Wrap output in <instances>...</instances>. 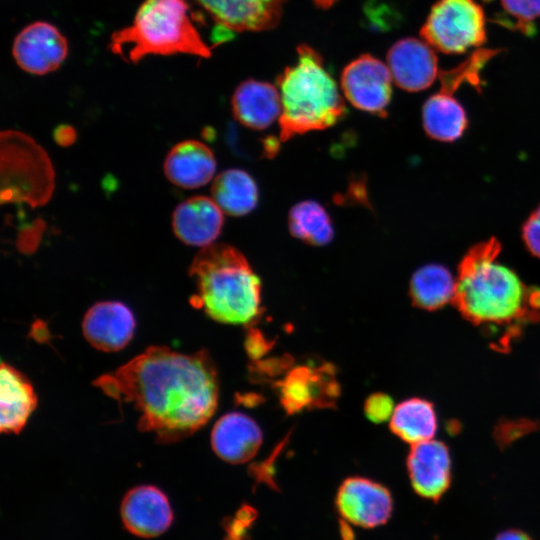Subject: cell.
I'll return each mask as SVG.
<instances>
[{
	"mask_svg": "<svg viewBox=\"0 0 540 540\" xmlns=\"http://www.w3.org/2000/svg\"><path fill=\"white\" fill-rule=\"evenodd\" d=\"M93 385L140 412L137 427L160 443L182 440L202 428L218 405L219 381L209 353L183 354L150 346L141 354L101 375Z\"/></svg>",
	"mask_w": 540,
	"mask_h": 540,
	"instance_id": "1",
	"label": "cell"
},
{
	"mask_svg": "<svg viewBox=\"0 0 540 540\" xmlns=\"http://www.w3.org/2000/svg\"><path fill=\"white\" fill-rule=\"evenodd\" d=\"M500 252V242L491 238L465 254L458 267L453 302L466 320L502 332L508 339L540 318V289L527 286L500 263Z\"/></svg>",
	"mask_w": 540,
	"mask_h": 540,
	"instance_id": "2",
	"label": "cell"
},
{
	"mask_svg": "<svg viewBox=\"0 0 540 540\" xmlns=\"http://www.w3.org/2000/svg\"><path fill=\"white\" fill-rule=\"evenodd\" d=\"M189 275L196 284L191 305L224 324H250L261 314V282L235 247L211 244L192 260Z\"/></svg>",
	"mask_w": 540,
	"mask_h": 540,
	"instance_id": "3",
	"label": "cell"
},
{
	"mask_svg": "<svg viewBox=\"0 0 540 540\" xmlns=\"http://www.w3.org/2000/svg\"><path fill=\"white\" fill-rule=\"evenodd\" d=\"M298 60L277 79L281 97L279 138L319 131L337 124L347 109L337 83L320 54L306 44L297 47Z\"/></svg>",
	"mask_w": 540,
	"mask_h": 540,
	"instance_id": "4",
	"label": "cell"
},
{
	"mask_svg": "<svg viewBox=\"0 0 540 540\" xmlns=\"http://www.w3.org/2000/svg\"><path fill=\"white\" fill-rule=\"evenodd\" d=\"M109 48L133 63L148 55L211 56L192 21L187 0H145L132 24L112 34Z\"/></svg>",
	"mask_w": 540,
	"mask_h": 540,
	"instance_id": "5",
	"label": "cell"
},
{
	"mask_svg": "<svg viewBox=\"0 0 540 540\" xmlns=\"http://www.w3.org/2000/svg\"><path fill=\"white\" fill-rule=\"evenodd\" d=\"M1 198L33 207L45 204L54 189V171L47 153L17 131L1 134Z\"/></svg>",
	"mask_w": 540,
	"mask_h": 540,
	"instance_id": "6",
	"label": "cell"
},
{
	"mask_svg": "<svg viewBox=\"0 0 540 540\" xmlns=\"http://www.w3.org/2000/svg\"><path fill=\"white\" fill-rule=\"evenodd\" d=\"M484 11L475 0H439L420 30L422 39L444 54H462L486 43Z\"/></svg>",
	"mask_w": 540,
	"mask_h": 540,
	"instance_id": "7",
	"label": "cell"
},
{
	"mask_svg": "<svg viewBox=\"0 0 540 540\" xmlns=\"http://www.w3.org/2000/svg\"><path fill=\"white\" fill-rule=\"evenodd\" d=\"M392 75L386 64L365 54L350 62L341 74L346 99L357 109L386 116L392 97Z\"/></svg>",
	"mask_w": 540,
	"mask_h": 540,
	"instance_id": "8",
	"label": "cell"
},
{
	"mask_svg": "<svg viewBox=\"0 0 540 540\" xmlns=\"http://www.w3.org/2000/svg\"><path fill=\"white\" fill-rule=\"evenodd\" d=\"M336 507L349 523L362 528H375L390 519L393 500L390 491L382 484L353 476L339 486Z\"/></svg>",
	"mask_w": 540,
	"mask_h": 540,
	"instance_id": "9",
	"label": "cell"
},
{
	"mask_svg": "<svg viewBox=\"0 0 540 540\" xmlns=\"http://www.w3.org/2000/svg\"><path fill=\"white\" fill-rule=\"evenodd\" d=\"M277 387L280 403L290 414L305 408L333 406L339 394L335 372L329 364L295 367Z\"/></svg>",
	"mask_w": 540,
	"mask_h": 540,
	"instance_id": "10",
	"label": "cell"
},
{
	"mask_svg": "<svg viewBox=\"0 0 540 540\" xmlns=\"http://www.w3.org/2000/svg\"><path fill=\"white\" fill-rule=\"evenodd\" d=\"M12 53L24 71L43 75L61 65L67 56L68 44L54 25L39 21L28 25L16 36Z\"/></svg>",
	"mask_w": 540,
	"mask_h": 540,
	"instance_id": "11",
	"label": "cell"
},
{
	"mask_svg": "<svg viewBox=\"0 0 540 540\" xmlns=\"http://www.w3.org/2000/svg\"><path fill=\"white\" fill-rule=\"evenodd\" d=\"M124 527L133 535L153 538L167 531L173 522V510L166 494L153 485L130 489L121 502Z\"/></svg>",
	"mask_w": 540,
	"mask_h": 540,
	"instance_id": "12",
	"label": "cell"
},
{
	"mask_svg": "<svg viewBox=\"0 0 540 540\" xmlns=\"http://www.w3.org/2000/svg\"><path fill=\"white\" fill-rule=\"evenodd\" d=\"M221 30L262 31L280 21L286 0H195Z\"/></svg>",
	"mask_w": 540,
	"mask_h": 540,
	"instance_id": "13",
	"label": "cell"
},
{
	"mask_svg": "<svg viewBox=\"0 0 540 540\" xmlns=\"http://www.w3.org/2000/svg\"><path fill=\"white\" fill-rule=\"evenodd\" d=\"M407 470L414 491L437 502L451 482L449 448L433 439L412 445L407 456Z\"/></svg>",
	"mask_w": 540,
	"mask_h": 540,
	"instance_id": "14",
	"label": "cell"
},
{
	"mask_svg": "<svg viewBox=\"0 0 540 540\" xmlns=\"http://www.w3.org/2000/svg\"><path fill=\"white\" fill-rule=\"evenodd\" d=\"M387 66L396 85L410 92L427 89L439 75L431 46L413 37L392 45L387 53Z\"/></svg>",
	"mask_w": 540,
	"mask_h": 540,
	"instance_id": "15",
	"label": "cell"
},
{
	"mask_svg": "<svg viewBox=\"0 0 540 540\" xmlns=\"http://www.w3.org/2000/svg\"><path fill=\"white\" fill-rule=\"evenodd\" d=\"M135 317L128 306L119 301L94 304L84 315L82 332L94 348L104 352L123 349L132 339Z\"/></svg>",
	"mask_w": 540,
	"mask_h": 540,
	"instance_id": "16",
	"label": "cell"
},
{
	"mask_svg": "<svg viewBox=\"0 0 540 540\" xmlns=\"http://www.w3.org/2000/svg\"><path fill=\"white\" fill-rule=\"evenodd\" d=\"M224 225L223 211L206 196H193L180 203L172 215V228L183 243L207 247L214 243Z\"/></svg>",
	"mask_w": 540,
	"mask_h": 540,
	"instance_id": "17",
	"label": "cell"
},
{
	"mask_svg": "<svg viewBox=\"0 0 540 540\" xmlns=\"http://www.w3.org/2000/svg\"><path fill=\"white\" fill-rule=\"evenodd\" d=\"M258 424L241 412H230L220 417L211 431V446L215 454L231 464L251 460L262 443Z\"/></svg>",
	"mask_w": 540,
	"mask_h": 540,
	"instance_id": "18",
	"label": "cell"
},
{
	"mask_svg": "<svg viewBox=\"0 0 540 540\" xmlns=\"http://www.w3.org/2000/svg\"><path fill=\"white\" fill-rule=\"evenodd\" d=\"M163 170L172 184L195 189L211 181L216 171V160L212 150L204 143L185 140L168 152Z\"/></svg>",
	"mask_w": 540,
	"mask_h": 540,
	"instance_id": "19",
	"label": "cell"
},
{
	"mask_svg": "<svg viewBox=\"0 0 540 540\" xmlns=\"http://www.w3.org/2000/svg\"><path fill=\"white\" fill-rule=\"evenodd\" d=\"M232 113L244 127L253 130L268 128L281 115V97L275 86L258 80H245L232 96Z\"/></svg>",
	"mask_w": 540,
	"mask_h": 540,
	"instance_id": "20",
	"label": "cell"
},
{
	"mask_svg": "<svg viewBox=\"0 0 540 540\" xmlns=\"http://www.w3.org/2000/svg\"><path fill=\"white\" fill-rule=\"evenodd\" d=\"M0 431L17 434L37 406V396L28 378L2 361L0 368Z\"/></svg>",
	"mask_w": 540,
	"mask_h": 540,
	"instance_id": "21",
	"label": "cell"
},
{
	"mask_svg": "<svg viewBox=\"0 0 540 540\" xmlns=\"http://www.w3.org/2000/svg\"><path fill=\"white\" fill-rule=\"evenodd\" d=\"M422 122L426 134L431 138L453 142L463 135L468 118L454 94L440 89L425 101Z\"/></svg>",
	"mask_w": 540,
	"mask_h": 540,
	"instance_id": "22",
	"label": "cell"
},
{
	"mask_svg": "<svg viewBox=\"0 0 540 540\" xmlns=\"http://www.w3.org/2000/svg\"><path fill=\"white\" fill-rule=\"evenodd\" d=\"M212 199L230 216H245L255 209L259 191L252 176L241 169H227L214 179Z\"/></svg>",
	"mask_w": 540,
	"mask_h": 540,
	"instance_id": "23",
	"label": "cell"
},
{
	"mask_svg": "<svg viewBox=\"0 0 540 540\" xmlns=\"http://www.w3.org/2000/svg\"><path fill=\"white\" fill-rule=\"evenodd\" d=\"M438 428L434 405L423 398H409L398 404L390 418V429L411 445L431 440Z\"/></svg>",
	"mask_w": 540,
	"mask_h": 540,
	"instance_id": "24",
	"label": "cell"
},
{
	"mask_svg": "<svg viewBox=\"0 0 540 540\" xmlns=\"http://www.w3.org/2000/svg\"><path fill=\"white\" fill-rule=\"evenodd\" d=\"M456 280L451 272L440 264H427L417 269L409 283L412 303L427 311L442 308L453 302Z\"/></svg>",
	"mask_w": 540,
	"mask_h": 540,
	"instance_id": "25",
	"label": "cell"
},
{
	"mask_svg": "<svg viewBox=\"0 0 540 540\" xmlns=\"http://www.w3.org/2000/svg\"><path fill=\"white\" fill-rule=\"evenodd\" d=\"M288 228L296 239L317 247L327 245L334 236L328 212L314 200L298 202L290 209Z\"/></svg>",
	"mask_w": 540,
	"mask_h": 540,
	"instance_id": "26",
	"label": "cell"
},
{
	"mask_svg": "<svg viewBox=\"0 0 540 540\" xmlns=\"http://www.w3.org/2000/svg\"><path fill=\"white\" fill-rule=\"evenodd\" d=\"M501 51V49H477L457 67L440 71V89L454 94L463 83H469L479 90L481 87L480 72L482 68Z\"/></svg>",
	"mask_w": 540,
	"mask_h": 540,
	"instance_id": "27",
	"label": "cell"
},
{
	"mask_svg": "<svg viewBox=\"0 0 540 540\" xmlns=\"http://www.w3.org/2000/svg\"><path fill=\"white\" fill-rule=\"evenodd\" d=\"M501 12L494 22L527 36L535 33L534 22L540 18V0H500Z\"/></svg>",
	"mask_w": 540,
	"mask_h": 540,
	"instance_id": "28",
	"label": "cell"
},
{
	"mask_svg": "<svg viewBox=\"0 0 540 540\" xmlns=\"http://www.w3.org/2000/svg\"><path fill=\"white\" fill-rule=\"evenodd\" d=\"M394 409L393 399L385 393H373L364 403L366 417L376 424L383 423L391 418Z\"/></svg>",
	"mask_w": 540,
	"mask_h": 540,
	"instance_id": "29",
	"label": "cell"
},
{
	"mask_svg": "<svg viewBox=\"0 0 540 540\" xmlns=\"http://www.w3.org/2000/svg\"><path fill=\"white\" fill-rule=\"evenodd\" d=\"M522 238L531 254L540 257V205L524 222Z\"/></svg>",
	"mask_w": 540,
	"mask_h": 540,
	"instance_id": "30",
	"label": "cell"
},
{
	"mask_svg": "<svg viewBox=\"0 0 540 540\" xmlns=\"http://www.w3.org/2000/svg\"><path fill=\"white\" fill-rule=\"evenodd\" d=\"M247 336V351L251 356L255 358L263 355V353H265L267 348L270 346L269 344H266V341L264 338H262V335H260L256 331L249 333V335Z\"/></svg>",
	"mask_w": 540,
	"mask_h": 540,
	"instance_id": "31",
	"label": "cell"
},
{
	"mask_svg": "<svg viewBox=\"0 0 540 540\" xmlns=\"http://www.w3.org/2000/svg\"><path fill=\"white\" fill-rule=\"evenodd\" d=\"M54 138L59 145L68 146L75 141L76 132L71 126L61 125L55 129Z\"/></svg>",
	"mask_w": 540,
	"mask_h": 540,
	"instance_id": "32",
	"label": "cell"
},
{
	"mask_svg": "<svg viewBox=\"0 0 540 540\" xmlns=\"http://www.w3.org/2000/svg\"><path fill=\"white\" fill-rule=\"evenodd\" d=\"M495 540H532V538L523 531L509 529L498 534Z\"/></svg>",
	"mask_w": 540,
	"mask_h": 540,
	"instance_id": "33",
	"label": "cell"
}]
</instances>
